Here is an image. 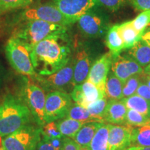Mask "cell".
Here are the masks:
<instances>
[{
	"mask_svg": "<svg viewBox=\"0 0 150 150\" xmlns=\"http://www.w3.org/2000/svg\"><path fill=\"white\" fill-rule=\"evenodd\" d=\"M123 150H130V147L127 148V149H123Z\"/></svg>",
	"mask_w": 150,
	"mask_h": 150,
	"instance_id": "bcb514c9",
	"label": "cell"
},
{
	"mask_svg": "<svg viewBox=\"0 0 150 150\" xmlns=\"http://www.w3.org/2000/svg\"><path fill=\"white\" fill-rule=\"evenodd\" d=\"M149 25H150V24H149Z\"/></svg>",
	"mask_w": 150,
	"mask_h": 150,
	"instance_id": "c3c4849f",
	"label": "cell"
},
{
	"mask_svg": "<svg viewBox=\"0 0 150 150\" xmlns=\"http://www.w3.org/2000/svg\"><path fill=\"white\" fill-rule=\"evenodd\" d=\"M119 34L122 39L125 49H130L141 40L143 33L138 32L133 27L132 20L117 24Z\"/></svg>",
	"mask_w": 150,
	"mask_h": 150,
	"instance_id": "d6986e66",
	"label": "cell"
},
{
	"mask_svg": "<svg viewBox=\"0 0 150 150\" xmlns=\"http://www.w3.org/2000/svg\"><path fill=\"white\" fill-rule=\"evenodd\" d=\"M133 126L109 125L108 150H123L130 147Z\"/></svg>",
	"mask_w": 150,
	"mask_h": 150,
	"instance_id": "9a60e30c",
	"label": "cell"
},
{
	"mask_svg": "<svg viewBox=\"0 0 150 150\" xmlns=\"http://www.w3.org/2000/svg\"><path fill=\"white\" fill-rule=\"evenodd\" d=\"M79 147L73 138L63 136L62 139V145L59 150H79Z\"/></svg>",
	"mask_w": 150,
	"mask_h": 150,
	"instance_id": "d590c367",
	"label": "cell"
},
{
	"mask_svg": "<svg viewBox=\"0 0 150 150\" xmlns=\"http://www.w3.org/2000/svg\"><path fill=\"white\" fill-rule=\"evenodd\" d=\"M135 8L138 11L150 10V0H129Z\"/></svg>",
	"mask_w": 150,
	"mask_h": 150,
	"instance_id": "8d00e7d4",
	"label": "cell"
},
{
	"mask_svg": "<svg viewBox=\"0 0 150 150\" xmlns=\"http://www.w3.org/2000/svg\"><path fill=\"white\" fill-rule=\"evenodd\" d=\"M137 150H150V147H136Z\"/></svg>",
	"mask_w": 150,
	"mask_h": 150,
	"instance_id": "b9f144b4",
	"label": "cell"
},
{
	"mask_svg": "<svg viewBox=\"0 0 150 150\" xmlns=\"http://www.w3.org/2000/svg\"><path fill=\"white\" fill-rule=\"evenodd\" d=\"M124 83L113 73L109 74L105 86V96L110 100H120L123 99Z\"/></svg>",
	"mask_w": 150,
	"mask_h": 150,
	"instance_id": "44dd1931",
	"label": "cell"
},
{
	"mask_svg": "<svg viewBox=\"0 0 150 150\" xmlns=\"http://www.w3.org/2000/svg\"><path fill=\"white\" fill-rule=\"evenodd\" d=\"M16 30L13 36L27 45L31 50L33 46L52 35L67 32V27L40 20H26Z\"/></svg>",
	"mask_w": 150,
	"mask_h": 150,
	"instance_id": "277c9868",
	"label": "cell"
},
{
	"mask_svg": "<svg viewBox=\"0 0 150 150\" xmlns=\"http://www.w3.org/2000/svg\"><path fill=\"white\" fill-rule=\"evenodd\" d=\"M111 70L123 83L131 76L143 72V68L130 56L120 54L112 57Z\"/></svg>",
	"mask_w": 150,
	"mask_h": 150,
	"instance_id": "5bb4252c",
	"label": "cell"
},
{
	"mask_svg": "<svg viewBox=\"0 0 150 150\" xmlns=\"http://www.w3.org/2000/svg\"><path fill=\"white\" fill-rule=\"evenodd\" d=\"M72 105V99L68 93L52 91L46 95L45 104V120L46 123L66 117Z\"/></svg>",
	"mask_w": 150,
	"mask_h": 150,
	"instance_id": "9c48e42d",
	"label": "cell"
},
{
	"mask_svg": "<svg viewBox=\"0 0 150 150\" xmlns=\"http://www.w3.org/2000/svg\"><path fill=\"white\" fill-rule=\"evenodd\" d=\"M131 147H150V125L133 127Z\"/></svg>",
	"mask_w": 150,
	"mask_h": 150,
	"instance_id": "603a6c76",
	"label": "cell"
},
{
	"mask_svg": "<svg viewBox=\"0 0 150 150\" xmlns=\"http://www.w3.org/2000/svg\"><path fill=\"white\" fill-rule=\"evenodd\" d=\"M132 24L138 32L144 33L146 28L150 24V10L142 11L132 20Z\"/></svg>",
	"mask_w": 150,
	"mask_h": 150,
	"instance_id": "1f68e13d",
	"label": "cell"
},
{
	"mask_svg": "<svg viewBox=\"0 0 150 150\" xmlns=\"http://www.w3.org/2000/svg\"><path fill=\"white\" fill-rule=\"evenodd\" d=\"M76 22L81 32L89 38L102 36L109 29L108 16L99 6L88 11Z\"/></svg>",
	"mask_w": 150,
	"mask_h": 150,
	"instance_id": "52a82bcc",
	"label": "cell"
},
{
	"mask_svg": "<svg viewBox=\"0 0 150 150\" xmlns=\"http://www.w3.org/2000/svg\"><path fill=\"white\" fill-rule=\"evenodd\" d=\"M143 83L147 84V85L150 88V74H146L144 73Z\"/></svg>",
	"mask_w": 150,
	"mask_h": 150,
	"instance_id": "ab89813d",
	"label": "cell"
},
{
	"mask_svg": "<svg viewBox=\"0 0 150 150\" xmlns=\"http://www.w3.org/2000/svg\"><path fill=\"white\" fill-rule=\"evenodd\" d=\"M127 108L140 112L142 115L150 118V102L142 97L135 95L122 99Z\"/></svg>",
	"mask_w": 150,
	"mask_h": 150,
	"instance_id": "cb8c5ba5",
	"label": "cell"
},
{
	"mask_svg": "<svg viewBox=\"0 0 150 150\" xmlns=\"http://www.w3.org/2000/svg\"><path fill=\"white\" fill-rule=\"evenodd\" d=\"M41 127L31 122L2 140L4 150H35L40 139Z\"/></svg>",
	"mask_w": 150,
	"mask_h": 150,
	"instance_id": "8992f818",
	"label": "cell"
},
{
	"mask_svg": "<svg viewBox=\"0 0 150 150\" xmlns=\"http://www.w3.org/2000/svg\"><path fill=\"white\" fill-rule=\"evenodd\" d=\"M99 6L104 7L110 12L119 10L128 0H96Z\"/></svg>",
	"mask_w": 150,
	"mask_h": 150,
	"instance_id": "836d02e7",
	"label": "cell"
},
{
	"mask_svg": "<svg viewBox=\"0 0 150 150\" xmlns=\"http://www.w3.org/2000/svg\"><path fill=\"white\" fill-rule=\"evenodd\" d=\"M31 115L18 97L8 94L0 104V136L6 137L30 123Z\"/></svg>",
	"mask_w": 150,
	"mask_h": 150,
	"instance_id": "7a4b0ae2",
	"label": "cell"
},
{
	"mask_svg": "<svg viewBox=\"0 0 150 150\" xmlns=\"http://www.w3.org/2000/svg\"><path fill=\"white\" fill-rule=\"evenodd\" d=\"M141 40L145 41L148 45L150 47V31L147 30V31H145V32H144L143 35H142V36Z\"/></svg>",
	"mask_w": 150,
	"mask_h": 150,
	"instance_id": "f35d334b",
	"label": "cell"
},
{
	"mask_svg": "<svg viewBox=\"0 0 150 150\" xmlns=\"http://www.w3.org/2000/svg\"><path fill=\"white\" fill-rule=\"evenodd\" d=\"M79 150H91L89 149V147H79Z\"/></svg>",
	"mask_w": 150,
	"mask_h": 150,
	"instance_id": "ee69618b",
	"label": "cell"
},
{
	"mask_svg": "<svg viewBox=\"0 0 150 150\" xmlns=\"http://www.w3.org/2000/svg\"><path fill=\"white\" fill-rule=\"evenodd\" d=\"M66 117L67 118L75 120L82 122L83 123L95 122L91 117L87 108L76 104H72V106L67 112Z\"/></svg>",
	"mask_w": 150,
	"mask_h": 150,
	"instance_id": "83f0119b",
	"label": "cell"
},
{
	"mask_svg": "<svg viewBox=\"0 0 150 150\" xmlns=\"http://www.w3.org/2000/svg\"><path fill=\"white\" fill-rule=\"evenodd\" d=\"M106 45L109 49V52L112 54V57L120 54V52L125 50V45L118 32L117 24L108 30L106 36Z\"/></svg>",
	"mask_w": 150,
	"mask_h": 150,
	"instance_id": "7402d4cb",
	"label": "cell"
},
{
	"mask_svg": "<svg viewBox=\"0 0 150 150\" xmlns=\"http://www.w3.org/2000/svg\"><path fill=\"white\" fill-rule=\"evenodd\" d=\"M128 108L120 100L108 101L104 117V121L115 125H127L126 116Z\"/></svg>",
	"mask_w": 150,
	"mask_h": 150,
	"instance_id": "e0dca14e",
	"label": "cell"
},
{
	"mask_svg": "<svg viewBox=\"0 0 150 150\" xmlns=\"http://www.w3.org/2000/svg\"><path fill=\"white\" fill-rule=\"evenodd\" d=\"M107 104V98L105 97L104 98L92 103L88 106L87 109L89 113L91 114V117L95 122L102 123L104 122V117Z\"/></svg>",
	"mask_w": 150,
	"mask_h": 150,
	"instance_id": "4316f807",
	"label": "cell"
},
{
	"mask_svg": "<svg viewBox=\"0 0 150 150\" xmlns=\"http://www.w3.org/2000/svg\"><path fill=\"white\" fill-rule=\"evenodd\" d=\"M112 56L110 52L104 54L91 65L87 81L95 85L105 93V86L111 67Z\"/></svg>",
	"mask_w": 150,
	"mask_h": 150,
	"instance_id": "4fadbf2b",
	"label": "cell"
},
{
	"mask_svg": "<svg viewBox=\"0 0 150 150\" xmlns=\"http://www.w3.org/2000/svg\"><path fill=\"white\" fill-rule=\"evenodd\" d=\"M2 140H1V137L0 136V150H4L3 145H2Z\"/></svg>",
	"mask_w": 150,
	"mask_h": 150,
	"instance_id": "7bdbcfd3",
	"label": "cell"
},
{
	"mask_svg": "<svg viewBox=\"0 0 150 150\" xmlns=\"http://www.w3.org/2000/svg\"><path fill=\"white\" fill-rule=\"evenodd\" d=\"M41 134L49 140L61 138L63 137L59 131L57 124L55 122V121L46 123L44 126L41 127Z\"/></svg>",
	"mask_w": 150,
	"mask_h": 150,
	"instance_id": "d6a6232c",
	"label": "cell"
},
{
	"mask_svg": "<svg viewBox=\"0 0 150 150\" xmlns=\"http://www.w3.org/2000/svg\"><path fill=\"white\" fill-rule=\"evenodd\" d=\"M103 124L104 123L97 122H91L83 124L73 139L80 147H89L95 133L99 127L102 126Z\"/></svg>",
	"mask_w": 150,
	"mask_h": 150,
	"instance_id": "ac0fdd59",
	"label": "cell"
},
{
	"mask_svg": "<svg viewBox=\"0 0 150 150\" xmlns=\"http://www.w3.org/2000/svg\"><path fill=\"white\" fill-rule=\"evenodd\" d=\"M74 60V74L72 84L77 86L83 83L88 79L91 67L90 55L84 49H80L75 54Z\"/></svg>",
	"mask_w": 150,
	"mask_h": 150,
	"instance_id": "2e32d148",
	"label": "cell"
},
{
	"mask_svg": "<svg viewBox=\"0 0 150 150\" xmlns=\"http://www.w3.org/2000/svg\"><path fill=\"white\" fill-rule=\"evenodd\" d=\"M35 150H58L52 145L50 140L41 134Z\"/></svg>",
	"mask_w": 150,
	"mask_h": 150,
	"instance_id": "e575fe53",
	"label": "cell"
},
{
	"mask_svg": "<svg viewBox=\"0 0 150 150\" xmlns=\"http://www.w3.org/2000/svg\"><path fill=\"white\" fill-rule=\"evenodd\" d=\"M18 97L31 112L33 121L42 127L45 120V104L46 95L45 91L32 76L22 75L18 86Z\"/></svg>",
	"mask_w": 150,
	"mask_h": 150,
	"instance_id": "3957f363",
	"label": "cell"
},
{
	"mask_svg": "<svg viewBox=\"0 0 150 150\" xmlns=\"http://www.w3.org/2000/svg\"><path fill=\"white\" fill-rule=\"evenodd\" d=\"M148 30H149V31H150V25L149 26V28H148Z\"/></svg>",
	"mask_w": 150,
	"mask_h": 150,
	"instance_id": "7dc6e473",
	"label": "cell"
},
{
	"mask_svg": "<svg viewBox=\"0 0 150 150\" xmlns=\"http://www.w3.org/2000/svg\"><path fill=\"white\" fill-rule=\"evenodd\" d=\"M136 95L150 102V88L143 82L137 88Z\"/></svg>",
	"mask_w": 150,
	"mask_h": 150,
	"instance_id": "74e56055",
	"label": "cell"
},
{
	"mask_svg": "<svg viewBox=\"0 0 150 150\" xmlns=\"http://www.w3.org/2000/svg\"><path fill=\"white\" fill-rule=\"evenodd\" d=\"M71 48L67 32L52 35L40 41L30 50L35 72L47 76L59 71L72 59Z\"/></svg>",
	"mask_w": 150,
	"mask_h": 150,
	"instance_id": "6da1fadb",
	"label": "cell"
},
{
	"mask_svg": "<svg viewBox=\"0 0 150 150\" xmlns=\"http://www.w3.org/2000/svg\"><path fill=\"white\" fill-rule=\"evenodd\" d=\"M143 72L140 74H135L129 78L124 83L123 85V98H126V97H129L135 95L138 86L143 82Z\"/></svg>",
	"mask_w": 150,
	"mask_h": 150,
	"instance_id": "f1b7e54d",
	"label": "cell"
},
{
	"mask_svg": "<svg viewBox=\"0 0 150 150\" xmlns=\"http://www.w3.org/2000/svg\"><path fill=\"white\" fill-rule=\"evenodd\" d=\"M52 3L72 24L92 8L99 6L96 0H52Z\"/></svg>",
	"mask_w": 150,
	"mask_h": 150,
	"instance_id": "8fae6325",
	"label": "cell"
},
{
	"mask_svg": "<svg viewBox=\"0 0 150 150\" xmlns=\"http://www.w3.org/2000/svg\"><path fill=\"white\" fill-rule=\"evenodd\" d=\"M130 150H137L136 147H130Z\"/></svg>",
	"mask_w": 150,
	"mask_h": 150,
	"instance_id": "f6af8a7d",
	"label": "cell"
},
{
	"mask_svg": "<svg viewBox=\"0 0 150 150\" xmlns=\"http://www.w3.org/2000/svg\"><path fill=\"white\" fill-rule=\"evenodd\" d=\"M74 74V60L71 59L64 67L59 71L47 76H42L36 74L33 79L41 88L50 93L52 91H63L66 93L65 88L72 85Z\"/></svg>",
	"mask_w": 150,
	"mask_h": 150,
	"instance_id": "ba28073f",
	"label": "cell"
},
{
	"mask_svg": "<svg viewBox=\"0 0 150 150\" xmlns=\"http://www.w3.org/2000/svg\"><path fill=\"white\" fill-rule=\"evenodd\" d=\"M56 124L62 136L73 138L85 123L66 117Z\"/></svg>",
	"mask_w": 150,
	"mask_h": 150,
	"instance_id": "484cf974",
	"label": "cell"
},
{
	"mask_svg": "<svg viewBox=\"0 0 150 150\" xmlns=\"http://www.w3.org/2000/svg\"><path fill=\"white\" fill-rule=\"evenodd\" d=\"M105 97L104 92L87 80L83 83L74 86L71 92V97L75 104L86 108L92 103Z\"/></svg>",
	"mask_w": 150,
	"mask_h": 150,
	"instance_id": "7c38bea8",
	"label": "cell"
},
{
	"mask_svg": "<svg viewBox=\"0 0 150 150\" xmlns=\"http://www.w3.org/2000/svg\"><path fill=\"white\" fill-rule=\"evenodd\" d=\"M6 58L13 68L22 75H36L30 56V48L17 38L12 36L5 47Z\"/></svg>",
	"mask_w": 150,
	"mask_h": 150,
	"instance_id": "5b68a950",
	"label": "cell"
},
{
	"mask_svg": "<svg viewBox=\"0 0 150 150\" xmlns=\"http://www.w3.org/2000/svg\"><path fill=\"white\" fill-rule=\"evenodd\" d=\"M32 1L33 0H0V13L26 8Z\"/></svg>",
	"mask_w": 150,
	"mask_h": 150,
	"instance_id": "4dcf8cb0",
	"label": "cell"
},
{
	"mask_svg": "<svg viewBox=\"0 0 150 150\" xmlns=\"http://www.w3.org/2000/svg\"><path fill=\"white\" fill-rule=\"evenodd\" d=\"M128 56L142 67H146L150 64V47L145 41L140 40L129 49Z\"/></svg>",
	"mask_w": 150,
	"mask_h": 150,
	"instance_id": "ffe728a7",
	"label": "cell"
},
{
	"mask_svg": "<svg viewBox=\"0 0 150 150\" xmlns=\"http://www.w3.org/2000/svg\"><path fill=\"white\" fill-rule=\"evenodd\" d=\"M20 18L24 21L40 20L65 27H68L72 24L60 12L53 3L38 5L25 9L20 15Z\"/></svg>",
	"mask_w": 150,
	"mask_h": 150,
	"instance_id": "30bf717a",
	"label": "cell"
},
{
	"mask_svg": "<svg viewBox=\"0 0 150 150\" xmlns=\"http://www.w3.org/2000/svg\"><path fill=\"white\" fill-rule=\"evenodd\" d=\"M143 72L146 74H150V64L143 69Z\"/></svg>",
	"mask_w": 150,
	"mask_h": 150,
	"instance_id": "60d3db41",
	"label": "cell"
},
{
	"mask_svg": "<svg viewBox=\"0 0 150 150\" xmlns=\"http://www.w3.org/2000/svg\"><path fill=\"white\" fill-rule=\"evenodd\" d=\"M126 123L127 125L133 127L144 126L150 125V118L142 115L136 110L128 108L126 116Z\"/></svg>",
	"mask_w": 150,
	"mask_h": 150,
	"instance_id": "f546056e",
	"label": "cell"
},
{
	"mask_svg": "<svg viewBox=\"0 0 150 150\" xmlns=\"http://www.w3.org/2000/svg\"><path fill=\"white\" fill-rule=\"evenodd\" d=\"M109 125L103 124L99 127L90 144L91 150H108V134Z\"/></svg>",
	"mask_w": 150,
	"mask_h": 150,
	"instance_id": "d4e9b609",
	"label": "cell"
}]
</instances>
